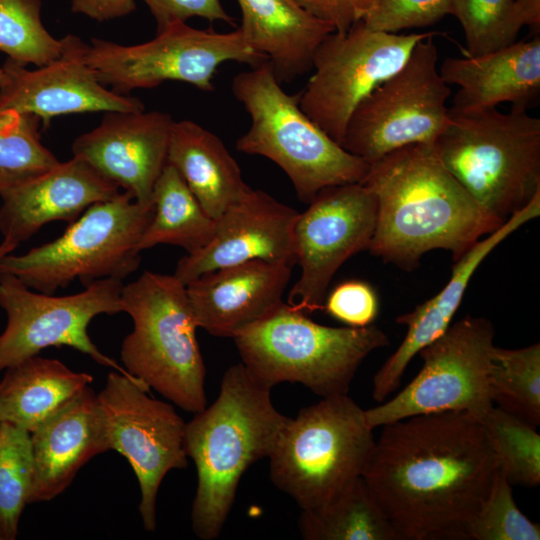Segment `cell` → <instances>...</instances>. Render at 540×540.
<instances>
[{
  "mask_svg": "<svg viewBox=\"0 0 540 540\" xmlns=\"http://www.w3.org/2000/svg\"><path fill=\"white\" fill-rule=\"evenodd\" d=\"M101 123L72 145L79 157L123 187L143 205H152L154 185L167 163L174 120L160 111L106 112Z\"/></svg>",
  "mask_w": 540,
  "mask_h": 540,
  "instance_id": "19",
  "label": "cell"
},
{
  "mask_svg": "<svg viewBox=\"0 0 540 540\" xmlns=\"http://www.w3.org/2000/svg\"><path fill=\"white\" fill-rule=\"evenodd\" d=\"M435 35L419 41L402 67L357 105L340 144L346 151L371 164L401 147L433 143L442 133L451 89L437 68Z\"/></svg>",
  "mask_w": 540,
  "mask_h": 540,
  "instance_id": "10",
  "label": "cell"
},
{
  "mask_svg": "<svg viewBox=\"0 0 540 540\" xmlns=\"http://www.w3.org/2000/svg\"><path fill=\"white\" fill-rule=\"evenodd\" d=\"M122 288V280L106 278L89 284L82 292L53 296L34 292L13 275L0 273V307L7 315L6 328L0 335V371L39 355L47 347L69 346L100 365L137 379L103 354L87 332L97 315L122 312Z\"/></svg>",
  "mask_w": 540,
  "mask_h": 540,
  "instance_id": "15",
  "label": "cell"
},
{
  "mask_svg": "<svg viewBox=\"0 0 540 540\" xmlns=\"http://www.w3.org/2000/svg\"><path fill=\"white\" fill-rule=\"evenodd\" d=\"M167 162L214 220L250 188L222 140L191 120L173 122Z\"/></svg>",
  "mask_w": 540,
  "mask_h": 540,
  "instance_id": "26",
  "label": "cell"
},
{
  "mask_svg": "<svg viewBox=\"0 0 540 540\" xmlns=\"http://www.w3.org/2000/svg\"><path fill=\"white\" fill-rule=\"evenodd\" d=\"M539 215L540 192L501 227L480 239L454 262L449 281L435 296L396 318L397 323L407 326V332L396 351L373 377L372 396L376 401L383 402L394 392L413 357L447 330L473 273L482 261L510 234Z\"/></svg>",
  "mask_w": 540,
  "mask_h": 540,
  "instance_id": "22",
  "label": "cell"
},
{
  "mask_svg": "<svg viewBox=\"0 0 540 540\" xmlns=\"http://www.w3.org/2000/svg\"><path fill=\"white\" fill-rule=\"evenodd\" d=\"M439 74L459 87L449 111L469 113L508 102L528 109L540 92V37L514 42L498 50L464 57H449Z\"/></svg>",
  "mask_w": 540,
  "mask_h": 540,
  "instance_id": "23",
  "label": "cell"
},
{
  "mask_svg": "<svg viewBox=\"0 0 540 540\" xmlns=\"http://www.w3.org/2000/svg\"><path fill=\"white\" fill-rule=\"evenodd\" d=\"M325 300L327 313L351 327L370 325L378 313L377 294L368 283L359 280L337 285Z\"/></svg>",
  "mask_w": 540,
  "mask_h": 540,
  "instance_id": "38",
  "label": "cell"
},
{
  "mask_svg": "<svg viewBox=\"0 0 540 540\" xmlns=\"http://www.w3.org/2000/svg\"><path fill=\"white\" fill-rule=\"evenodd\" d=\"M152 204L154 214L139 240L140 251L170 244L193 254L213 237L216 221L205 212L168 162L154 185Z\"/></svg>",
  "mask_w": 540,
  "mask_h": 540,
  "instance_id": "28",
  "label": "cell"
},
{
  "mask_svg": "<svg viewBox=\"0 0 540 540\" xmlns=\"http://www.w3.org/2000/svg\"><path fill=\"white\" fill-rule=\"evenodd\" d=\"M87 48L78 36L62 38V50L52 62L35 70L7 58L0 85V110L14 109L38 117L47 126L52 118L81 112H139L143 103L103 85L87 61Z\"/></svg>",
  "mask_w": 540,
  "mask_h": 540,
  "instance_id": "17",
  "label": "cell"
},
{
  "mask_svg": "<svg viewBox=\"0 0 540 540\" xmlns=\"http://www.w3.org/2000/svg\"><path fill=\"white\" fill-rule=\"evenodd\" d=\"M289 418L275 408L271 388L242 363L226 370L216 400L186 423V453L197 472L191 526L198 538L221 534L242 475L269 456Z\"/></svg>",
  "mask_w": 540,
  "mask_h": 540,
  "instance_id": "3",
  "label": "cell"
},
{
  "mask_svg": "<svg viewBox=\"0 0 540 540\" xmlns=\"http://www.w3.org/2000/svg\"><path fill=\"white\" fill-rule=\"evenodd\" d=\"M523 15L525 25L535 33L540 28V0H516Z\"/></svg>",
  "mask_w": 540,
  "mask_h": 540,
  "instance_id": "42",
  "label": "cell"
},
{
  "mask_svg": "<svg viewBox=\"0 0 540 540\" xmlns=\"http://www.w3.org/2000/svg\"><path fill=\"white\" fill-rule=\"evenodd\" d=\"M292 267L251 260L202 274L186 285L198 328L234 338L283 302Z\"/></svg>",
  "mask_w": 540,
  "mask_h": 540,
  "instance_id": "21",
  "label": "cell"
},
{
  "mask_svg": "<svg viewBox=\"0 0 540 540\" xmlns=\"http://www.w3.org/2000/svg\"><path fill=\"white\" fill-rule=\"evenodd\" d=\"M248 44L266 57L280 83L312 69L313 57L334 27L294 0H237Z\"/></svg>",
  "mask_w": 540,
  "mask_h": 540,
  "instance_id": "25",
  "label": "cell"
},
{
  "mask_svg": "<svg viewBox=\"0 0 540 540\" xmlns=\"http://www.w3.org/2000/svg\"><path fill=\"white\" fill-rule=\"evenodd\" d=\"M140 380L111 371L97 394V419L105 451L127 459L140 488L139 513L145 530L157 526L161 482L172 469L187 466L186 423L172 405L148 396Z\"/></svg>",
  "mask_w": 540,
  "mask_h": 540,
  "instance_id": "12",
  "label": "cell"
},
{
  "mask_svg": "<svg viewBox=\"0 0 540 540\" xmlns=\"http://www.w3.org/2000/svg\"><path fill=\"white\" fill-rule=\"evenodd\" d=\"M31 435L0 422V540H14L33 483Z\"/></svg>",
  "mask_w": 540,
  "mask_h": 540,
  "instance_id": "32",
  "label": "cell"
},
{
  "mask_svg": "<svg viewBox=\"0 0 540 540\" xmlns=\"http://www.w3.org/2000/svg\"><path fill=\"white\" fill-rule=\"evenodd\" d=\"M457 0H377L362 20L372 30L397 33L430 26L452 14Z\"/></svg>",
  "mask_w": 540,
  "mask_h": 540,
  "instance_id": "37",
  "label": "cell"
},
{
  "mask_svg": "<svg viewBox=\"0 0 540 540\" xmlns=\"http://www.w3.org/2000/svg\"><path fill=\"white\" fill-rule=\"evenodd\" d=\"M313 16L345 32L362 21L377 0H294Z\"/></svg>",
  "mask_w": 540,
  "mask_h": 540,
  "instance_id": "40",
  "label": "cell"
},
{
  "mask_svg": "<svg viewBox=\"0 0 540 540\" xmlns=\"http://www.w3.org/2000/svg\"><path fill=\"white\" fill-rule=\"evenodd\" d=\"M433 145L445 168L501 223L540 192V119L527 109L449 111Z\"/></svg>",
  "mask_w": 540,
  "mask_h": 540,
  "instance_id": "4",
  "label": "cell"
},
{
  "mask_svg": "<svg viewBox=\"0 0 540 540\" xmlns=\"http://www.w3.org/2000/svg\"><path fill=\"white\" fill-rule=\"evenodd\" d=\"M40 12V0H0V51L8 59L40 67L59 56L62 39L46 30Z\"/></svg>",
  "mask_w": 540,
  "mask_h": 540,
  "instance_id": "34",
  "label": "cell"
},
{
  "mask_svg": "<svg viewBox=\"0 0 540 540\" xmlns=\"http://www.w3.org/2000/svg\"><path fill=\"white\" fill-rule=\"evenodd\" d=\"M118 184L73 156L40 176L0 194L1 249L11 254L41 227L75 221L91 205L116 196Z\"/></svg>",
  "mask_w": 540,
  "mask_h": 540,
  "instance_id": "20",
  "label": "cell"
},
{
  "mask_svg": "<svg viewBox=\"0 0 540 540\" xmlns=\"http://www.w3.org/2000/svg\"><path fill=\"white\" fill-rule=\"evenodd\" d=\"M481 422L508 482L537 487L540 483V435L536 426L495 406Z\"/></svg>",
  "mask_w": 540,
  "mask_h": 540,
  "instance_id": "33",
  "label": "cell"
},
{
  "mask_svg": "<svg viewBox=\"0 0 540 540\" xmlns=\"http://www.w3.org/2000/svg\"><path fill=\"white\" fill-rule=\"evenodd\" d=\"M438 34L376 31L359 21L334 31L318 46L313 73L298 93L302 111L341 144L348 120L375 87L399 70L421 40Z\"/></svg>",
  "mask_w": 540,
  "mask_h": 540,
  "instance_id": "14",
  "label": "cell"
},
{
  "mask_svg": "<svg viewBox=\"0 0 540 540\" xmlns=\"http://www.w3.org/2000/svg\"><path fill=\"white\" fill-rule=\"evenodd\" d=\"M93 382L57 359L39 355L5 369L0 381V422L32 433Z\"/></svg>",
  "mask_w": 540,
  "mask_h": 540,
  "instance_id": "27",
  "label": "cell"
},
{
  "mask_svg": "<svg viewBox=\"0 0 540 540\" xmlns=\"http://www.w3.org/2000/svg\"><path fill=\"white\" fill-rule=\"evenodd\" d=\"M362 477L401 540H467L499 467L483 423L465 412L382 426Z\"/></svg>",
  "mask_w": 540,
  "mask_h": 540,
  "instance_id": "1",
  "label": "cell"
},
{
  "mask_svg": "<svg viewBox=\"0 0 540 540\" xmlns=\"http://www.w3.org/2000/svg\"><path fill=\"white\" fill-rule=\"evenodd\" d=\"M136 0H72L71 9L102 22L125 16L135 10Z\"/></svg>",
  "mask_w": 540,
  "mask_h": 540,
  "instance_id": "41",
  "label": "cell"
},
{
  "mask_svg": "<svg viewBox=\"0 0 540 540\" xmlns=\"http://www.w3.org/2000/svg\"><path fill=\"white\" fill-rule=\"evenodd\" d=\"M87 61L103 85L126 95L165 81H180L211 92L222 64L238 62L253 67L267 59L248 44L239 27L219 33L175 21L157 31L152 40L137 45L92 38Z\"/></svg>",
  "mask_w": 540,
  "mask_h": 540,
  "instance_id": "11",
  "label": "cell"
},
{
  "mask_svg": "<svg viewBox=\"0 0 540 540\" xmlns=\"http://www.w3.org/2000/svg\"><path fill=\"white\" fill-rule=\"evenodd\" d=\"M372 431L348 394L322 398L281 430L268 456L271 481L302 510L325 506L362 476L376 442Z\"/></svg>",
  "mask_w": 540,
  "mask_h": 540,
  "instance_id": "8",
  "label": "cell"
},
{
  "mask_svg": "<svg viewBox=\"0 0 540 540\" xmlns=\"http://www.w3.org/2000/svg\"><path fill=\"white\" fill-rule=\"evenodd\" d=\"M233 339L241 363L259 382L270 388L300 383L322 398L348 394L362 361L389 345L376 326L321 325L284 301Z\"/></svg>",
  "mask_w": 540,
  "mask_h": 540,
  "instance_id": "7",
  "label": "cell"
},
{
  "mask_svg": "<svg viewBox=\"0 0 540 540\" xmlns=\"http://www.w3.org/2000/svg\"><path fill=\"white\" fill-rule=\"evenodd\" d=\"M495 331L482 317L466 316L419 351L422 369L392 399L365 410L374 429L415 415L465 412L480 421L492 409L488 374Z\"/></svg>",
  "mask_w": 540,
  "mask_h": 540,
  "instance_id": "13",
  "label": "cell"
},
{
  "mask_svg": "<svg viewBox=\"0 0 540 540\" xmlns=\"http://www.w3.org/2000/svg\"><path fill=\"white\" fill-rule=\"evenodd\" d=\"M512 485L498 467L490 491L466 527L467 540H539L540 526L517 507Z\"/></svg>",
  "mask_w": 540,
  "mask_h": 540,
  "instance_id": "36",
  "label": "cell"
},
{
  "mask_svg": "<svg viewBox=\"0 0 540 540\" xmlns=\"http://www.w3.org/2000/svg\"><path fill=\"white\" fill-rule=\"evenodd\" d=\"M3 78H4V71H3V68L0 67V85H1V83L3 81Z\"/></svg>",
  "mask_w": 540,
  "mask_h": 540,
  "instance_id": "43",
  "label": "cell"
},
{
  "mask_svg": "<svg viewBox=\"0 0 540 540\" xmlns=\"http://www.w3.org/2000/svg\"><path fill=\"white\" fill-rule=\"evenodd\" d=\"M377 199L368 250L412 271L434 249L458 261L504 223L486 213L445 168L433 143L401 147L369 164L361 182Z\"/></svg>",
  "mask_w": 540,
  "mask_h": 540,
  "instance_id": "2",
  "label": "cell"
},
{
  "mask_svg": "<svg viewBox=\"0 0 540 540\" xmlns=\"http://www.w3.org/2000/svg\"><path fill=\"white\" fill-rule=\"evenodd\" d=\"M41 120L0 110V194L51 170L60 162L40 140Z\"/></svg>",
  "mask_w": 540,
  "mask_h": 540,
  "instance_id": "31",
  "label": "cell"
},
{
  "mask_svg": "<svg viewBox=\"0 0 540 540\" xmlns=\"http://www.w3.org/2000/svg\"><path fill=\"white\" fill-rule=\"evenodd\" d=\"M298 213L293 240L300 276L287 303L306 314L324 309L327 288L340 266L368 250L377 219V199L362 183L320 190Z\"/></svg>",
  "mask_w": 540,
  "mask_h": 540,
  "instance_id": "16",
  "label": "cell"
},
{
  "mask_svg": "<svg viewBox=\"0 0 540 540\" xmlns=\"http://www.w3.org/2000/svg\"><path fill=\"white\" fill-rule=\"evenodd\" d=\"M492 403L531 424H540V344L520 349L494 346L488 374Z\"/></svg>",
  "mask_w": 540,
  "mask_h": 540,
  "instance_id": "30",
  "label": "cell"
},
{
  "mask_svg": "<svg viewBox=\"0 0 540 540\" xmlns=\"http://www.w3.org/2000/svg\"><path fill=\"white\" fill-rule=\"evenodd\" d=\"M298 213L266 192L249 188L215 220L208 244L179 260L174 275L187 285L204 273L251 260L293 267L297 264L293 228Z\"/></svg>",
  "mask_w": 540,
  "mask_h": 540,
  "instance_id": "18",
  "label": "cell"
},
{
  "mask_svg": "<svg viewBox=\"0 0 540 540\" xmlns=\"http://www.w3.org/2000/svg\"><path fill=\"white\" fill-rule=\"evenodd\" d=\"M298 527L306 540H401L362 476L327 505L302 510Z\"/></svg>",
  "mask_w": 540,
  "mask_h": 540,
  "instance_id": "29",
  "label": "cell"
},
{
  "mask_svg": "<svg viewBox=\"0 0 540 540\" xmlns=\"http://www.w3.org/2000/svg\"><path fill=\"white\" fill-rule=\"evenodd\" d=\"M154 214L152 205L127 192L97 202L57 239L0 260V273L30 289L53 294L79 279L86 287L106 278L123 280L141 263L139 240Z\"/></svg>",
  "mask_w": 540,
  "mask_h": 540,
  "instance_id": "9",
  "label": "cell"
},
{
  "mask_svg": "<svg viewBox=\"0 0 540 540\" xmlns=\"http://www.w3.org/2000/svg\"><path fill=\"white\" fill-rule=\"evenodd\" d=\"M30 435L34 472L29 504L47 502L65 491L91 458L104 452L97 394L87 386Z\"/></svg>",
  "mask_w": 540,
  "mask_h": 540,
  "instance_id": "24",
  "label": "cell"
},
{
  "mask_svg": "<svg viewBox=\"0 0 540 540\" xmlns=\"http://www.w3.org/2000/svg\"><path fill=\"white\" fill-rule=\"evenodd\" d=\"M121 304L133 321L121 346L125 370L179 408L202 411L206 367L186 285L175 275L145 271L123 285Z\"/></svg>",
  "mask_w": 540,
  "mask_h": 540,
  "instance_id": "6",
  "label": "cell"
},
{
  "mask_svg": "<svg viewBox=\"0 0 540 540\" xmlns=\"http://www.w3.org/2000/svg\"><path fill=\"white\" fill-rule=\"evenodd\" d=\"M231 90L250 117L236 149L277 164L300 201L309 203L322 189L361 183L369 164L346 151L300 108L298 93L288 94L268 61L236 74Z\"/></svg>",
  "mask_w": 540,
  "mask_h": 540,
  "instance_id": "5",
  "label": "cell"
},
{
  "mask_svg": "<svg viewBox=\"0 0 540 540\" xmlns=\"http://www.w3.org/2000/svg\"><path fill=\"white\" fill-rule=\"evenodd\" d=\"M157 22V31L175 21L186 22L201 17L209 22L221 21L235 25V20L219 0H142Z\"/></svg>",
  "mask_w": 540,
  "mask_h": 540,
  "instance_id": "39",
  "label": "cell"
},
{
  "mask_svg": "<svg viewBox=\"0 0 540 540\" xmlns=\"http://www.w3.org/2000/svg\"><path fill=\"white\" fill-rule=\"evenodd\" d=\"M460 22L467 56H478L515 42L525 21L516 0H457L452 12Z\"/></svg>",
  "mask_w": 540,
  "mask_h": 540,
  "instance_id": "35",
  "label": "cell"
},
{
  "mask_svg": "<svg viewBox=\"0 0 540 540\" xmlns=\"http://www.w3.org/2000/svg\"><path fill=\"white\" fill-rule=\"evenodd\" d=\"M4 256H6V255H5L4 251H3V250L1 249V247H0V260H1Z\"/></svg>",
  "mask_w": 540,
  "mask_h": 540,
  "instance_id": "44",
  "label": "cell"
}]
</instances>
